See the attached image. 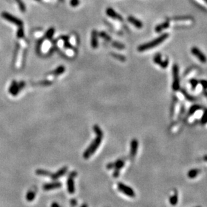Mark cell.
Returning a JSON list of instances; mask_svg holds the SVG:
<instances>
[{"mask_svg": "<svg viewBox=\"0 0 207 207\" xmlns=\"http://www.w3.org/2000/svg\"><path fill=\"white\" fill-rule=\"evenodd\" d=\"M36 1H41V0H36Z\"/></svg>", "mask_w": 207, "mask_h": 207, "instance_id": "ee69618b", "label": "cell"}, {"mask_svg": "<svg viewBox=\"0 0 207 207\" xmlns=\"http://www.w3.org/2000/svg\"><path fill=\"white\" fill-rule=\"evenodd\" d=\"M67 191H68L69 194H73L75 193V184H74V181H73V178L70 176H69V178L67 179Z\"/></svg>", "mask_w": 207, "mask_h": 207, "instance_id": "9a60e30c", "label": "cell"}, {"mask_svg": "<svg viewBox=\"0 0 207 207\" xmlns=\"http://www.w3.org/2000/svg\"><path fill=\"white\" fill-rule=\"evenodd\" d=\"M128 21L130 23H131V24L133 25V26L136 27L137 28H142L143 26V22H141V21H140L139 20H138V19L135 18V17L133 16H128Z\"/></svg>", "mask_w": 207, "mask_h": 207, "instance_id": "5bb4252c", "label": "cell"}, {"mask_svg": "<svg viewBox=\"0 0 207 207\" xmlns=\"http://www.w3.org/2000/svg\"><path fill=\"white\" fill-rule=\"evenodd\" d=\"M81 206H88L87 204H83V205H82Z\"/></svg>", "mask_w": 207, "mask_h": 207, "instance_id": "7bdbcfd3", "label": "cell"}, {"mask_svg": "<svg viewBox=\"0 0 207 207\" xmlns=\"http://www.w3.org/2000/svg\"><path fill=\"white\" fill-rule=\"evenodd\" d=\"M67 170H68V168L67 166L63 167V168H61L60 170H59L55 174H51L50 175V178H51L52 180H57L59 178H60L61 177H62L63 175H65L67 172Z\"/></svg>", "mask_w": 207, "mask_h": 207, "instance_id": "30bf717a", "label": "cell"}, {"mask_svg": "<svg viewBox=\"0 0 207 207\" xmlns=\"http://www.w3.org/2000/svg\"><path fill=\"white\" fill-rule=\"evenodd\" d=\"M191 52H192V54H193L194 56H195L196 58H197L201 62H202V63L206 62L207 58H206V55H204V54H203V52H202L200 49H198V48H196V47L192 48Z\"/></svg>", "mask_w": 207, "mask_h": 207, "instance_id": "52a82bcc", "label": "cell"}, {"mask_svg": "<svg viewBox=\"0 0 207 207\" xmlns=\"http://www.w3.org/2000/svg\"><path fill=\"white\" fill-rule=\"evenodd\" d=\"M62 186V183L59 182H55L46 184L43 186V189L44 191H50V190L59 188Z\"/></svg>", "mask_w": 207, "mask_h": 207, "instance_id": "4fadbf2b", "label": "cell"}, {"mask_svg": "<svg viewBox=\"0 0 207 207\" xmlns=\"http://www.w3.org/2000/svg\"><path fill=\"white\" fill-rule=\"evenodd\" d=\"M203 94H204V95L205 96V97H206V98H207V91H206V90H205V91H204Z\"/></svg>", "mask_w": 207, "mask_h": 207, "instance_id": "b9f144b4", "label": "cell"}, {"mask_svg": "<svg viewBox=\"0 0 207 207\" xmlns=\"http://www.w3.org/2000/svg\"><path fill=\"white\" fill-rule=\"evenodd\" d=\"M55 33V29L53 28H50L47 30L46 32L45 37L47 39H51L52 37L53 36V34Z\"/></svg>", "mask_w": 207, "mask_h": 207, "instance_id": "4316f807", "label": "cell"}, {"mask_svg": "<svg viewBox=\"0 0 207 207\" xmlns=\"http://www.w3.org/2000/svg\"><path fill=\"white\" fill-rule=\"evenodd\" d=\"M168 65H169V60L168 58H166V60H162V62H161V64H159V66L162 69H166L167 67L168 66Z\"/></svg>", "mask_w": 207, "mask_h": 207, "instance_id": "e575fe53", "label": "cell"}, {"mask_svg": "<svg viewBox=\"0 0 207 207\" xmlns=\"http://www.w3.org/2000/svg\"><path fill=\"white\" fill-rule=\"evenodd\" d=\"M177 202H178V196H177V193H175L170 198V202L172 205L175 206L177 204Z\"/></svg>", "mask_w": 207, "mask_h": 207, "instance_id": "603a6c76", "label": "cell"}, {"mask_svg": "<svg viewBox=\"0 0 207 207\" xmlns=\"http://www.w3.org/2000/svg\"><path fill=\"white\" fill-rule=\"evenodd\" d=\"M173 73V83L172 89L174 91H177L180 88V84H179V67L176 64L173 65L172 66Z\"/></svg>", "mask_w": 207, "mask_h": 207, "instance_id": "3957f363", "label": "cell"}, {"mask_svg": "<svg viewBox=\"0 0 207 207\" xmlns=\"http://www.w3.org/2000/svg\"><path fill=\"white\" fill-rule=\"evenodd\" d=\"M70 204H71L72 206H76L77 204V200H75V199H72L70 201Z\"/></svg>", "mask_w": 207, "mask_h": 207, "instance_id": "ab89813d", "label": "cell"}, {"mask_svg": "<svg viewBox=\"0 0 207 207\" xmlns=\"http://www.w3.org/2000/svg\"><path fill=\"white\" fill-rule=\"evenodd\" d=\"M180 91H181V93H182L184 97L188 101H196V98H195V97H194L193 96H192V95H190V94L188 93V92L184 89V88H182V89H181Z\"/></svg>", "mask_w": 207, "mask_h": 207, "instance_id": "44dd1931", "label": "cell"}, {"mask_svg": "<svg viewBox=\"0 0 207 207\" xmlns=\"http://www.w3.org/2000/svg\"><path fill=\"white\" fill-rule=\"evenodd\" d=\"M162 60H163L161 59V54H159V53L155 54V56H154V58H153L154 62L158 65H159L160 64H161Z\"/></svg>", "mask_w": 207, "mask_h": 207, "instance_id": "83f0119b", "label": "cell"}, {"mask_svg": "<svg viewBox=\"0 0 207 207\" xmlns=\"http://www.w3.org/2000/svg\"><path fill=\"white\" fill-rule=\"evenodd\" d=\"M1 17L3 19H5L6 20H7L8 22H11L15 25H16V26H23V22L22 20H20V19L18 18H16V17H15L14 16H13V15L8 13V12H2Z\"/></svg>", "mask_w": 207, "mask_h": 207, "instance_id": "5b68a950", "label": "cell"}, {"mask_svg": "<svg viewBox=\"0 0 207 207\" xmlns=\"http://www.w3.org/2000/svg\"><path fill=\"white\" fill-rule=\"evenodd\" d=\"M24 36V31L23 28V26H18V29L17 31V37L18 38H22Z\"/></svg>", "mask_w": 207, "mask_h": 207, "instance_id": "484cf974", "label": "cell"}, {"mask_svg": "<svg viewBox=\"0 0 207 207\" xmlns=\"http://www.w3.org/2000/svg\"><path fill=\"white\" fill-rule=\"evenodd\" d=\"M91 46L93 48H97L98 46V34L96 29L92 32L91 36Z\"/></svg>", "mask_w": 207, "mask_h": 207, "instance_id": "7c38bea8", "label": "cell"}, {"mask_svg": "<svg viewBox=\"0 0 207 207\" xmlns=\"http://www.w3.org/2000/svg\"><path fill=\"white\" fill-rule=\"evenodd\" d=\"M112 46L113 47L117 48L118 50H123L125 48V46H124V44L122 43H120L118 42H112Z\"/></svg>", "mask_w": 207, "mask_h": 207, "instance_id": "f546056e", "label": "cell"}, {"mask_svg": "<svg viewBox=\"0 0 207 207\" xmlns=\"http://www.w3.org/2000/svg\"><path fill=\"white\" fill-rule=\"evenodd\" d=\"M200 83L201 84L204 90L207 89V81L206 80H201L200 81Z\"/></svg>", "mask_w": 207, "mask_h": 207, "instance_id": "74e56055", "label": "cell"}, {"mask_svg": "<svg viewBox=\"0 0 207 207\" xmlns=\"http://www.w3.org/2000/svg\"><path fill=\"white\" fill-rule=\"evenodd\" d=\"M200 172V170L199 169H192V170H190L188 172L187 176L189 178L194 179L196 177H197V176L199 174Z\"/></svg>", "mask_w": 207, "mask_h": 207, "instance_id": "ac0fdd59", "label": "cell"}, {"mask_svg": "<svg viewBox=\"0 0 207 207\" xmlns=\"http://www.w3.org/2000/svg\"><path fill=\"white\" fill-rule=\"evenodd\" d=\"M65 71V66H59L55 70H54L53 71L51 72V73L49 74V75H52V76H55V77H57V76H59L60 75H62Z\"/></svg>", "mask_w": 207, "mask_h": 207, "instance_id": "2e32d148", "label": "cell"}, {"mask_svg": "<svg viewBox=\"0 0 207 207\" xmlns=\"http://www.w3.org/2000/svg\"><path fill=\"white\" fill-rule=\"evenodd\" d=\"M16 1L17 2V3H18V5L19 6V8H20V11L22 12H26V5H25V4L24 3V1H23L22 0H16Z\"/></svg>", "mask_w": 207, "mask_h": 207, "instance_id": "d4e9b609", "label": "cell"}, {"mask_svg": "<svg viewBox=\"0 0 207 207\" xmlns=\"http://www.w3.org/2000/svg\"><path fill=\"white\" fill-rule=\"evenodd\" d=\"M138 146H139V142L138 140L136 139H133L130 142V156L132 159H133L137 155V150H138Z\"/></svg>", "mask_w": 207, "mask_h": 207, "instance_id": "ba28073f", "label": "cell"}, {"mask_svg": "<svg viewBox=\"0 0 207 207\" xmlns=\"http://www.w3.org/2000/svg\"><path fill=\"white\" fill-rule=\"evenodd\" d=\"M9 93L12 95V96H16L18 95V94L20 93V89L19 88L18 86V83H17V81H13L12 82L11 84H10L9 87Z\"/></svg>", "mask_w": 207, "mask_h": 207, "instance_id": "9c48e42d", "label": "cell"}, {"mask_svg": "<svg viewBox=\"0 0 207 207\" xmlns=\"http://www.w3.org/2000/svg\"><path fill=\"white\" fill-rule=\"evenodd\" d=\"M202 109V107L199 105H194L189 109L188 113V116H191L196 113V111Z\"/></svg>", "mask_w": 207, "mask_h": 207, "instance_id": "d6986e66", "label": "cell"}, {"mask_svg": "<svg viewBox=\"0 0 207 207\" xmlns=\"http://www.w3.org/2000/svg\"><path fill=\"white\" fill-rule=\"evenodd\" d=\"M18 86H19V88H20V89L22 90V89H23V88H24V86H26V83H25L24 81L19 82Z\"/></svg>", "mask_w": 207, "mask_h": 207, "instance_id": "f35d334b", "label": "cell"}, {"mask_svg": "<svg viewBox=\"0 0 207 207\" xmlns=\"http://www.w3.org/2000/svg\"><path fill=\"white\" fill-rule=\"evenodd\" d=\"M63 38L65 39V41H64L65 47L67 48H73L72 46H71V44L69 43V42L68 41V37H64Z\"/></svg>", "mask_w": 207, "mask_h": 207, "instance_id": "d590c367", "label": "cell"}, {"mask_svg": "<svg viewBox=\"0 0 207 207\" xmlns=\"http://www.w3.org/2000/svg\"><path fill=\"white\" fill-rule=\"evenodd\" d=\"M169 36L168 34H163L162 35L160 36L157 38L154 39L153 40H152L149 42H147V43L143 44L142 45H140L137 48V50H139V52H143L145 51V50L151 49V48H155V46L159 45L160 44L162 43L165 40H166Z\"/></svg>", "mask_w": 207, "mask_h": 207, "instance_id": "6da1fadb", "label": "cell"}, {"mask_svg": "<svg viewBox=\"0 0 207 207\" xmlns=\"http://www.w3.org/2000/svg\"><path fill=\"white\" fill-rule=\"evenodd\" d=\"M93 129H94V131L95 132V134H96L97 136H100V137H102V138H103L104 137V133L102 131V130H101L100 127H99L98 125H96L94 126V127H93Z\"/></svg>", "mask_w": 207, "mask_h": 207, "instance_id": "cb8c5ba5", "label": "cell"}, {"mask_svg": "<svg viewBox=\"0 0 207 207\" xmlns=\"http://www.w3.org/2000/svg\"><path fill=\"white\" fill-rule=\"evenodd\" d=\"M169 27H170V23L167 21V22H165L164 23H162V24L158 25V26H156L155 28V30L156 32L159 33V32H161L162 30H164V29L168 28Z\"/></svg>", "mask_w": 207, "mask_h": 207, "instance_id": "e0dca14e", "label": "cell"}, {"mask_svg": "<svg viewBox=\"0 0 207 207\" xmlns=\"http://www.w3.org/2000/svg\"><path fill=\"white\" fill-rule=\"evenodd\" d=\"M124 164H125V161L122 159H118L115 162H113L114 169H115L112 175L114 178H118L119 176L120 171L124 167Z\"/></svg>", "mask_w": 207, "mask_h": 207, "instance_id": "8992f818", "label": "cell"}, {"mask_svg": "<svg viewBox=\"0 0 207 207\" xmlns=\"http://www.w3.org/2000/svg\"><path fill=\"white\" fill-rule=\"evenodd\" d=\"M35 196H36V192L30 191H29L28 193H27L26 196V198L28 201L31 202V201H32L33 200H34Z\"/></svg>", "mask_w": 207, "mask_h": 207, "instance_id": "7402d4cb", "label": "cell"}, {"mask_svg": "<svg viewBox=\"0 0 207 207\" xmlns=\"http://www.w3.org/2000/svg\"><path fill=\"white\" fill-rule=\"evenodd\" d=\"M52 83V82L49 81V80H44V81H41L39 82V83H37V84L38 85L43 86H48L51 85Z\"/></svg>", "mask_w": 207, "mask_h": 207, "instance_id": "f1b7e54d", "label": "cell"}, {"mask_svg": "<svg viewBox=\"0 0 207 207\" xmlns=\"http://www.w3.org/2000/svg\"><path fill=\"white\" fill-rule=\"evenodd\" d=\"M51 206H57V207H59V204H58L57 203H55V202H54L53 204H51Z\"/></svg>", "mask_w": 207, "mask_h": 207, "instance_id": "60d3db41", "label": "cell"}, {"mask_svg": "<svg viewBox=\"0 0 207 207\" xmlns=\"http://www.w3.org/2000/svg\"><path fill=\"white\" fill-rule=\"evenodd\" d=\"M79 0H71L70 1V5L72 7L75 8L79 5Z\"/></svg>", "mask_w": 207, "mask_h": 207, "instance_id": "8d00e7d4", "label": "cell"}, {"mask_svg": "<svg viewBox=\"0 0 207 207\" xmlns=\"http://www.w3.org/2000/svg\"><path fill=\"white\" fill-rule=\"evenodd\" d=\"M99 35H100V36L101 38H104L105 40L106 41H111V38L110 36L109 35H108L106 33L104 32H101L99 34Z\"/></svg>", "mask_w": 207, "mask_h": 207, "instance_id": "d6a6232c", "label": "cell"}, {"mask_svg": "<svg viewBox=\"0 0 207 207\" xmlns=\"http://www.w3.org/2000/svg\"><path fill=\"white\" fill-rule=\"evenodd\" d=\"M198 83H199V82H198L197 80L195 79H192L190 80V85L192 86V89L195 90V88H196V86H198Z\"/></svg>", "mask_w": 207, "mask_h": 207, "instance_id": "836d02e7", "label": "cell"}, {"mask_svg": "<svg viewBox=\"0 0 207 207\" xmlns=\"http://www.w3.org/2000/svg\"><path fill=\"white\" fill-rule=\"evenodd\" d=\"M106 13L108 16L110 17L111 18L115 19V20H118L120 21H122V17L120 16V14L117 13L112 8H108L106 10Z\"/></svg>", "mask_w": 207, "mask_h": 207, "instance_id": "8fae6325", "label": "cell"}, {"mask_svg": "<svg viewBox=\"0 0 207 207\" xmlns=\"http://www.w3.org/2000/svg\"><path fill=\"white\" fill-rule=\"evenodd\" d=\"M200 123L202 125H205L207 123V109L204 111L203 115H202L201 119H200Z\"/></svg>", "mask_w": 207, "mask_h": 207, "instance_id": "1f68e13d", "label": "cell"}, {"mask_svg": "<svg viewBox=\"0 0 207 207\" xmlns=\"http://www.w3.org/2000/svg\"><path fill=\"white\" fill-rule=\"evenodd\" d=\"M117 188L120 193L124 194L125 195L128 196V197L134 198L136 196V194L135 193L132 188L121 182H118L117 184Z\"/></svg>", "mask_w": 207, "mask_h": 207, "instance_id": "277c9868", "label": "cell"}, {"mask_svg": "<svg viewBox=\"0 0 207 207\" xmlns=\"http://www.w3.org/2000/svg\"><path fill=\"white\" fill-rule=\"evenodd\" d=\"M111 55L114 58L117 59V60L121 61V62H124L126 60V58L125 56H124L123 55H121V54H115V53H112L111 54Z\"/></svg>", "mask_w": 207, "mask_h": 207, "instance_id": "4dcf8cb0", "label": "cell"}, {"mask_svg": "<svg viewBox=\"0 0 207 207\" xmlns=\"http://www.w3.org/2000/svg\"><path fill=\"white\" fill-rule=\"evenodd\" d=\"M36 174H37L38 176L49 177L50 176V175H51L52 173L50 172L48 170H42V169H38V170H36Z\"/></svg>", "mask_w": 207, "mask_h": 207, "instance_id": "ffe728a7", "label": "cell"}, {"mask_svg": "<svg viewBox=\"0 0 207 207\" xmlns=\"http://www.w3.org/2000/svg\"><path fill=\"white\" fill-rule=\"evenodd\" d=\"M102 138H102V137L96 136V139L91 143V144L89 145V147L86 149V151H84L83 153V156L86 160L88 159V158H90L91 156L93 155V154L95 153V151L98 149L99 146H100L101 144V142H102Z\"/></svg>", "mask_w": 207, "mask_h": 207, "instance_id": "7a4b0ae2", "label": "cell"}]
</instances>
